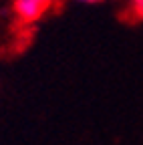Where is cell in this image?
I'll return each instance as SVG.
<instances>
[{
	"mask_svg": "<svg viewBox=\"0 0 143 145\" xmlns=\"http://www.w3.org/2000/svg\"><path fill=\"white\" fill-rule=\"evenodd\" d=\"M50 4L52 0H14V14L22 22H37Z\"/></svg>",
	"mask_w": 143,
	"mask_h": 145,
	"instance_id": "6da1fadb",
	"label": "cell"
},
{
	"mask_svg": "<svg viewBox=\"0 0 143 145\" xmlns=\"http://www.w3.org/2000/svg\"><path fill=\"white\" fill-rule=\"evenodd\" d=\"M131 8L139 18H143V0H131Z\"/></svg>",
	"mask_w": 143,
	"mask_h": 145,
	"instance_id": "7a4b0ae2",
	"label": "cell"
},
{
	"mask_svg": "<svg viewBox=\"0 0 143 145\" xmlns=\"http://www.w3.org/2000/svg\"><path fill=\"white\" fill-rule=\"evenodd\" d=\"M77 2H85V4H95V2H101V0H77Z\"/></svg>",
	"mask_w": 143,
	"mask_h": 145,
	"instance_id": "3957f363",
	"label": "cell"
}]
</instances>
